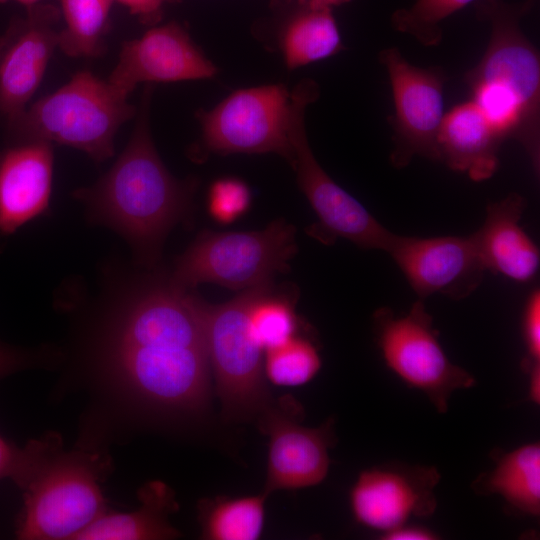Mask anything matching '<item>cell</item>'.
Returning a JSON list of instances; mask_svg holds the SVG:
<instances>
[{"label": "cell", "mask_w": 540, "mask_h": 540, "mask_svg": "<svg viewBox=\"0 0 540 540\" xmlns=\"http://www.w3.org/2000/svg\"><path fill=\"white\" fill-rule=\"evenodd\" d=\"M437 538V535L431 530L407 525V523L382 535V539L385 540H433Z\"/></svg>", "instance_id": "obj_33"}, {"label": "cell", "mask_w": 540, "mask_h": 540, "mask_svg": "<svg viewBox=\"0 0 540 540\" xmlns=\"http://www.w3.org/2000/svg\"><path fill=\"white\" fill-rule=\"evenodd\" d=\"M216 74L217 67L186 29L173 21L124 42L107 80L128 96L140 83L209 79Z\"/></svg>", "instance_id": "obj_16"}, {"label": "cell", "mask_w": 540, "mask_h": 540, "mask_svg": "<svg viewBox=\"0 0 540 540\" xmlns=\"http://www.w3.org/2000/svg\"><path fill=\"white\" fill-rule=\"evenodd\" d=\"M271 283L243 290L222 304L203 301L210 366L223 416L231 421L256 418L272 401L264 374V350L249 331L248 311Z\"/></svg>", "instance_id": "obj_7"}, {"label": "cell", "mask_w": 540, "mask_h": 540, "mask_svg": "<svg viewBox=\"0 0 540 540\" xmlns=\"http://www.w3.org/2000/svg\"><path fill=\"white\" fill-rule=\"evenodd\" d=\"M440 474L433 466L382 464L359 473L349 502L355 521L383 534L434 513Z\"/></svg>", "instance_id": "obj_13"}, {"label": "cell", "mask_w": 540, "mask_h": 540, "mask_svg": "<svg viewBox=\"0 0 540 540\" xmlns=\"http://www.w3.org/2000/svg\"><path fill=\"white\" fill-rule=\"evenodd\" d=\"M8 1L10 0H0V3H6ZM13 1L18 2L27 8V7L40 3L41 0H13Z\"/></svg>", "instance_id": "obj_36"}, {"label": "cell", "mask_w": 540, "mask_h": 540, "mask_svg": "<svg viewBox=\"0 0 540 540\" xmlns=\"http://www.w3.org/2000/svg\"><path fill=\"white\" fill-rule=\"evenodd\" d=\"M43 446V437L30 440L19 448L0 436V480L10 478L22 489L40 458Z\"/></svg>", "instance_id": "obj_29"}, {"label": "cell", "mask_w": 540, "mask_h": 540, "mask_svg": "<svg viewBox=\"0 0 540 540\" xmlns=\"http://www.w3.org/2000/svg\"><path fill=\"white\" fill-rule=\"evenodd\" d=\"M106 363L139 405L166 415L202 414L211 372L203 300L170 281L137 295L112 332Z\"/></svg>", "instance_id": "obj_1"}, {"label": "cell", "mask_w": 540, "mask_h": 540, "mask_svg": "<svg viewBox=\"0 0 540 540\" xmlns=\"http://www.w3.org/2000/svg\"><path fill=\"white\" fill-rule=\"evenodd\" d=\"M28 362L26 354L0 343V379L27 366Z\"/></svg>", "instance_id": "obj_32"}, {"label": "cell", "mask_w": 540, "mask_h": 540, "mask_svg": "<svg viewBox=\"0 0 540 540\" xmlns=\"http://www.w3.org/2000/svg\"><path fill=\"white\" fill-rule=\"evenodd\" d=\"M320 368L318 348L300 334L281 346L267 350L264 355L265 377L276 386L304 385L317 375Z\"/></svg>", "instance_id": "obj_26"}, {"label": "cell", "mask_w": 540, "mask_h": 540, "mask_svg": "<svg viewBox=\"0 0 540 540\" xmlns=\"http://www.w3.org/2000/svg\"><path fill=\"white\" fill-rule=\"evenodd\" d=\"M280 49L288 69H296L340 52L343 43L332 9L304 2L303 8L283 28Z\"/></svg>", "instance_id": "obj_22"}, {"label": "cell", "mask_w": 540, "mask_h": 540, "mask_svg": "<svg viewBox=\"0 0 540 540\" xmlns=\"http://www.w3.org/2000/svg\"><path fill=\"white\" fill-rule=\"evenodd\" d=\"M65 21L58 46L69 57H97L104 53L113 0H59Z\"/></svg>", "instance_id": "obj_24"}, {"label": "cell", "mask_w": 540, "mask_h": 540, "mask_svg": "<svg viewBox=\"0 0 540 540\" xmlns=\"http://www.w3.org/2000/svg\"><path fill=\"white\" fill-rule=\"evenodd\" d=\"M127 97L108 80L80 71L7 121V132L13 144H62L102 162L113 155L120 126L136 113Z\"/></svg>", "instance_id": "obj_4"}, {"label": "cell", "mask_w": 540, "mask_h": 540, "mask_svg": "<svg viewBox=\"0 0 540 540\" xmlns=\"http://www.w3.org/2000/svg\"><path fill=\"white\" fill-rule=\"evenodd\" d=\"M472 2L475 0H416L392 13L391 26L425 47L437 46L443 37L441 23Z\"/></svg>", "instance_id": "obj_27"}, {"label": "cell", "mask_w": 540, "mask_h": 540, "mask_svg": "<svg viewBox=\"0 0 540 540\" xmlns=\"http://www.w3.org/2000/svg\"><path fill=\"white\" fill-rule=\"evenodd\" d=\"M523 337L527 357L522 362L523 369L540 363V291L533 290L525 305L523 314Z\"/></svg>", "instance_id": "obj_30"}, {"label": "cell", "mask_w": 540, "mask_h": 540, "mask_svg": "<svg viewBox=\"0 0 540 540\" xmlns=\"http://www.w3.org/2000/svg\"><path fill=\"white\" fill-rule=\"evenodd\" d=\"M318 91H311L301 100L290 129L291 166L296 171L301 191L318 217V223L311 227L310 234L325 244L344 238L364 249L387 251L395 234L326 173L309 146L305 110L317 100Z\"/></svg>", "instance_id": "obj_10"}, {"label": "cell", "mask_w": 540, "mask_h": 540, "mask_svg": "<svg viewBox=\"0 0 540 540\" xmlns=\"http://www.w3.org/2000/svg\"><path fill=\"white\" fill-rule=\"evenodd\" d=\"M53 148L18 143L0 153V234L10 235L46 212L52 192Z\"/></svg>", "instance_id": "obj_17"}, {"label": "cell", "mask_w": 540, "mask_h": 540, "mask_svg": "<svg viewBox=\"0 0 540 540\" xmlns=\"http://www.w3.org/2000/svg\"><path fill=\"white\" fill-rule=\"evenodd\" d=\"M248 326L255 342L266 352L298 335L301 323L293 301L274 294L270 284L251 303Z\"/></svg>", "instance_id": "obj_25"}, {"label": "cell", "mask_w": 540, "mask_h": 540, "mask_svg": "<svg viewBox=\"0 0 540 540\" xmlns=\"http://www.w3.org/2000/svg\"><path fill=\"white\" fill-rule=\"evenodd\" d=\"M529 376V398L535 403L540 402V363L531 365L524 369Z\"/></svg>", "instance_id": "obj_34"}, {"label": "cell", "mask_w": 540, "mask_h": 540, "mask_svg": "<svg viewBox=\"0 0 540 540\" xmlns=\"http://www.w3.org/2000/svg\"><path fill=\"white\" fill-rule=\"evenodd\" d=\"M475 13L490 26L487 48L465 75L472 100L504 139L524 148L540 172V55L521 22L535 0H475Z\"/></svg>", "instance_id": "obj_3"}, {"label": "cell", "mask_w": 540, "mask_h": 540, "mask_svg": "<svg viewBox=\"0 0 540 540\" xmlns=\"http://www.w3.org/2000/svg\"><path fill=\"white\" fill-rule=\"evenodd\" d=\"M295 232L281 219L259 231H203L178 258L170 281L186 290L205 282L241 291L271 283L296 254Z\"/></svg>", "instance_id": "obj_6"}, {"label": "cell", "mask_w": 540, "mask_h": 540, "mask_svg": "<svg viewBox=\"0 0 540 540\" xmlns=\"http://www.w3.org/2000/svg\"><path fill=\"white\" fill-rule=\"evenodd\" d=\"M350 0H304V2L320 7L331 8L349 2Z\"/></svg>", "instance_id": "obj_35"}, {"label": "cell", "mask_w": 540, "mask_h": 540, "mask_svg": "<svg viewBox=\"0 0 540 540\" xmlns=\"http://www.w3.org/2000/svg\"><path fill=\"white\" fill-rule=\"evenodd\" d=\"M278 406L271 402L256 417L258 426L269 438L267 475L264 493L315 486L327 476L329 449L335 436L333 419L309 428L298 423L301 407L285 397Z\"/></svg>", "instance_id": "obj_12"}, {"label": "cell", "mask_w": 540, "mask_h": 540, "mask_svg": "<svg viewBox=\"0 0 540 540\" xmlns=\"http://www.w3.org/2000/svg\"><path fill=\"white\" fill-rule=\"evenodd\" d=\"M495 465L473 481V491L481 496L498 495L518 512L540 514V445L538 442L495 453Z\"/></svg>", "instance_id": "obj_21"}, {"label": "cell", "mask_w": 540, "mask_h": 540, "mask_svg": "<svg viewBox=\"0 0 540 540\" xmlns=\"http://www.w3.org/2000/svg\"><path fill=\"white\" fill-rule=\"evenodd\" d=\"M152 84L144 88L132 136L95 184L77 189L94 222L123 235L146 260L154 259L171 228L189 211L194 183L173 177L154 146L149 127Z\"/></svg>", "instance_id": "obj_2"}, {"label": "cell", "mask_w": 540, "mask_h": 540, "mask_svg": "<svg viewBox=\"0 0 540 540\" xmlns=\"http://www.w3.org/2000/svg\"><path fill=\"white\" fill-rule=\"evenodd\" d=\"M526 200L512 192L490 203L482 226L473 233L486 271L519 283L532 281L540 266V252L520 225Z\"/></svg>", "instance_id": "obj_18"}, {"label": "cell", "mask_w": 540, "mask_h": 540, "mask_svg": "<svg viewBox=\"0 0 540 540\" xmlns=\"http://www.w3.org/2000/svg\"><path fill=\"white\" fill-rule=\"evenodd\" d=\"M386 252L419 299L436 293L466 298L480 286L486 271L472 234L433 238L395 234Z\"/></svg>", "instance_id": "obj_15"}, {"label": "cell", "mask_w": 540, "mask_h": 540, "mask_svg": "<svg viewBox=\"0 0 540 540\" xmlns=\"http://www.w3.org/2000/svg\"><path fill=\"white\" fill-rule=\"evenodd\" d=\"M378 59L387 71L393 97L392 166L402 169L415 156L438 160L437 136L445 114L444 70L415 66L396 47L383 49Z\"/></svg>", "instance_id": "obj_11"}, {"label": "cell", "mask_w": 540, "mask_h": 540, "mask_svg": "<svg viewBox=\"0 0 540 540\" xmlns=\"http://www.w3.org/2000/svg\"><path fill=\"white\" fill-rule=\"evenodd\" d=\"M251 192L247 184L234 177L214 181L208 193V209L220 223H231L250 206Z\"/></svg>", "instance_id": "obj_28"}, {"label": "cell", "mask_w": 540, "mask_h": 540, "mask_svg": "<svg viewBox=\"0 0 540 540\" xmlns=\"http://www.w3.org/2000/svg\"><path fill=\"white\" fill-rule=\"evenodd\" d=\"M140 506L132 512L103 513L76 540H166L180 536L168 516L178 510L174 491L164 482H147L138 491Z\"/></svg>", "instance_id": "obj_20"}, {"label": "cell", "mask_w": 540, "mask_h": 540, "mask_svg": "<svg viewBox=\"0 0 540 540\" xmlns=\"http://www.w3.org/2000/svg\"><path fill=\"white\" fill-rule=\"evenodd\" d=\"M114 1V0H113ZM128 8L132 15L148 26L157 24L163 14L166 4L178 3L181 0H115Z\"/></svg>", "instance_id": "obj_31"}, {"label": "cell", "mask_w": 540, "mask_h": 540, "mask_svg": "<svg viewBox=\"0 0 540 540\" xmlns=\"http://www.w3.org/2000/svg\"><path fill=\"white\" fill-rule=\"evenodd\" d=\"M267 495L204 498L198 502L201 538L256 540L263 531Z\"/></svg>", "instance_id": "obj_23"}, {"label": "cell", "mask_w": 540, "mask_h": 540, "mask_svg": "<svg viewBox=\"0 0 540 540\" xmlns=\"http://www.w3.org/2000/svg\"><path fill=\"white\" fill-rule=\"evenodd\" d=\"M60 8L38 3L11 19L0 35V114L19 115L38 89L58 46Z\"/></svg>", "instance_id": "obj_14"}, {"label": "cell", "mask_w": 540, "mask_h": 540, "mask_svg": "<svg viewBox=\"0 0 540 540\" xmlns=\"http://www.w3.org/2000/svg\"><path fill=\"white\" fill-rule=\"evenodd\" d=\"M108 463L97 452L65 451L54 441L23 487V508L15 534L21 540L75 537L105 513L100 480Z\"/></svg>", "instance_id": "obj_5"}, {"label": "cell", "mask_w": 540, "mask_h": 540, "mask_svg": "<svg viewBox=\"0 0 540 540\" xmlns=\"http://www.w3.org/2000/svg\"><path fill=\"white\" fill-rule=\"evenodd\" d=\"M504 139L472 101L461 102L444 114L438 136V160L474 181L492 177L499 166Z\"/></svg>", "instance_id": "obj_19"}, {"label": "cell", "mask_w": 540, "mask_h": 540, "mask_svg": "<svg viewBox=\"0 0 540 540\" xmlns=\"http://www.w3.org/2000/svg\"><path fill=\"white\" fill-rule=\"evenodd\" d=\"M376 342L387 367L407 386L422 392L439 413H446L454 392L476 384L442 348L422 299L403 316L391 309L374 313Z\"/></svg>", "instance_id": "obj_9"}, {"label": "cell", "mask_w": 540, "mask_h": 540, "mask_svg": "<svg viewBox=\"0 0 540 540\" xmlns=\"http://www.w3.org/2000/svg\"><path fill=\"white\" fill-rule=\"evenodd\" d=\"M318 84L304 79L290 92L283 84L239 89L214 108L200 110L201 146L208 152L276 153L290 164V129L301 100Z\"/></svg>", "instance_id": "obj_8"}]
</instances>
